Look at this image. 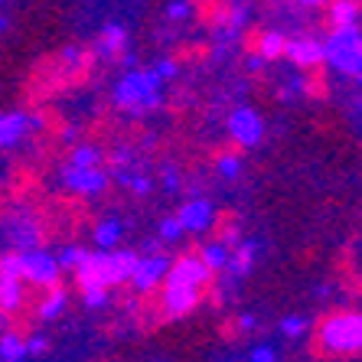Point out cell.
Returning a JSON list of instances; mask_svg holds the SVG:
<instances>
[{"label":"cell","mask_w":362,"mask_h":362,"mask_svg":"<svg viewBox=\"0 0 362 362\" xmlns=\"http://www.w3.org/2000/svg\"><path fill=\"white\" fill-rule=\"evenodd\" d=\"M297 4H300V7H323L327 0H297Z\"/></svg>","instance_id":"42"},{"label":"cell","mask_w":362,"mask_h":362,"mask_svg":"<svg viewBox=\"0 0 362 362\" xmlns=\"http://www.w3.org/2000/svg\"><path fill=\"white\" fill-rule=\"evenodd\" d=\"M284 46H287V36L281 33V30H268V33L258 36V56H264V62L271 59H281L284 56Z\"/></svg>","instance_id":"19"},{"label":"cell","mask_w":362,"mask_h":362,"mask_svg":"<svg viewBox=\"0 0 362 362\" xmlns=\"http://www.w3.org/2000/svg\"><path fill=\"white\" fill-rule=\"evenodd\" d=\"M66 303H69V294L59 284H52V294L40 303V320H56V317L66 310Z\"/></svg>","instance_id":"23"},{"label":"cell","mask_w":362,"mask_h":362,"mask_svg":"<svg viewBox=\"0 0 362 362\" xmlns=\"http://www.w3.org/2000/svg\"><path fill=\"white\" fill-rule=\"evenodd\" d=\"M82 258H85V248H78V245H66V248L56 255V262H59L62 271H76L78 264H82Z\"/></svg>","instance_id":"28"},{"label":"cell","mask_w":362,"mask_h":362,"mask_svg":"<svg viewBox=\"0 0 362 362\" xmlns=\"http://www.w3.org/2000/svg\"><path fill=\"white\" fill-rule=\"evenodd\" d=\"M160 72L157 69H127L121 82L115 85V105L127 115H144V111L160 108L163 92H160Z\"/></svg>","instance_id":"1"},{"label":"cell","mask_w":362,"mask_h":362,"mask_svg":"<svg viewBox=\"0 0 362 362\" xmlns=\"http://www.w3.org/2000/svg\"><path fill=\"white\" fill-rule=\"evenodd\" d=\"M245 69H248V72H262V69H264V56H258V52H255L252 59L245 62Z\"/></svg>","instance_id":"41"},{"label":"cell","mask_w":362,"mask_h":362,"mask_svg":"<svg viewBox=\"0 0 362 362\" xmlns=\"http://www.w3.org/2000/svg\"><path fill=\"white\" fill-rule=\"evenodd\" d=\"M255 255H258V242H255V238L238 242L235 245V255H232V258H228V264H226V271L232 274V278L248 274V271H252V264H255Z\"/></svg>","instance_id":"16"},{"label":"cell","mask_w":362,"mask_h":362,"mask_svg":"<svg viewBox=\"0 0 362 362\" xmlns=\"http://www.w3.org/2000/svg\"><path fill=\"white\" fill-rule=\"evenodd\" d=\"M170 264H173V262H170L167 255H144V258H137L134 274H131V281H127V284L134 287L137 294H151V291H157V287L163 284Z\"/></svg>","instance_id":"8"},{"label":"cell","mask_w":362,"mask_h":362,"mask_svg":"<svg viewBox=\"0 0 362 362\" xmlns=\"http://www.w3.org/2000/svg\"><path fill=\"white\" fill-rule=\"evenodd\" d=\"M228 134H232V141H235L238 147H245V151L258 147V144L264 141L262 115L255 108H248V105H238V108L228 115Z\"/></svg>","instance_id":"5"},{"label":"cell","mask_w":362,"mask_h":362,"mask_svg":"<svg viewBox=\"0 0 362 362\" xmlns=\"http://www.w3.org/2000/svg\"><path fill=\"white\" fill-rule=\"evenodd\" d=\"M255 327H258V320H255L252 313H242V317H238V329H242V333H252Z\"/></svg>","instance_id":"39"},{"label":"cell","mask_w":362,"mask_h":362,"mask_svg":"<svg viewBox=\"0 0 362 362\" xmlns=\"http://www.w3.org/2000/svg\"><path fill=\"white\" fill-rule=\"evenodd\" d=\"M23 303V278H4L0 274V310L10 313Z\"/></svg>","instance_id":"17"},{"label":"cell","mask_w":362,"mask_h":362,"mask_svg":"<svg viewBox=\"0 0 362 362\" xmlns=\"http://www.w3.org/2000/svg\"><path fill=\"white\" fill-rule=\"evenodd\" d=\"M248 359L252 362H274L278 359V349H274V346H255L252 353H248Z\"/></svg>","instance_id":"35"},{"label":"cell","mask_w":362,"mask_h":362,"mask_svg":"<svg viewBox=\"0 0 362 362\" xmlns=\"http://www.w3.org/2000/svg\"><path fill=\"white\" fill-rule=\"evenodd\" d=\"M356 111H359V115H362V101H356Z\"/></svg>","instance_id":"45"},{"label":"cell","mask_w":362,"mask_h":362,"mask_svg":"<svg viewBox=\"0 0 362 362\" xmlns=\"http://www.w3.org/2000/svg\"><path fill=\"white\" fill-rule=\"evenodd\" d=\"M59 59L66 62V66H78V62H82L85 56H82V49H76V46H66V49L59 52Z\"/></svg>","instance_id":"37"},{"label":"cell","mask_w":362,"mask_h":362,"mask_svg":"<svg viewBox=\"0 0 362 362\" xmlns=\"http://www.w3.org/2000/svg\"><path fill=\"white\" fill-rule=\"evenodd\" d=\"M163 189H167V193H177L180 189V173L173 167H167V173H163Z\"/></svg>","instance_id":"38"},{"label":"cell","mask_w":362,"mask_h":362,"mask_svg":"<svg viewBox=\"0 0 362 362\" xmlns=\"http://www.w3.org/2000/svg\"><path fill=\"white\" fill-rule=\"evenodd\" d=\"M108 287H85L82 291V303L88 310H101V307H108Z\"/></svg>","instance_id":"29"},{"label":"cell","mask_w":362,"mask_h":362,"mask_svg":"<svg viewBox=\"0 0 362 362\" xmlns=\"http://www.w3.org/2000/svg\"><path fill=\"white\" fill-rule=\"evenodd\" d=\"M20 258H23V281H30V284H36V287L59 284L62 268H59V262H56V255L42 252V248H23Z\"/></svg>","instance_id":"6"},{"label":"cell","mask_w":362,"mask_h":362,"mask_svg":"<svg viewBox=\"0 0 362 362\" xmlns=\"http://www.w3.org/2000/svg\"><path fill=\"white\" fill-rule=\"evenodd\" d=\"M199 258L206 262V268L216 274V271H226L228 258H232V248H228L226 242H206L202 245V252H199Z\"/></svg>","instance_id":"18"},{"label":"cell","mask_w":362,"mask_h":362,"mask_svg":"<svg viewBox=\"0 0 362 362\" xmlns=\"http://www.w3.org/2000/svg\"><path fill=\"white\" fill-rule=\"evenodd\" d=\"M307 327H310V320H307V317H297V313H291V317L281 320V333H284L287 339H300L303 333H307Z\"/></svg>","instance_id":"27"},{"label":"cell","mask_w":362,"mask_h":362,"mask_svg":"<svg viewBox=\"0 0 362 362\" xmlns=\"http://www.w3.org/2000/svg\"><path fill=\"white\" fill-rule=\"evenodd\" d=\"M284 56L300 69H313L323 62V42L310 40V36H297V40H287Z\"/></svg>","instance_id":"13"},{"label":"cell","mask_w":362,"mask_h":362,"mask_svg":"<svg viewBox=\"0 0 362 362\" xmlns=\"http://www.w3.org/2000/svg\"><path fill=\"white\" fill-rule=\"evenodd\" d=\"M59 137L66 144H76V137H78V127L76 124H66V127H59Z\"/></svg>","instance_id":"40"},{"label":"cell","mask_w":362,"mask_h":362,"mask_svg":"<svg viewBox=\"0 0 362 362\" xmlns=\"http://www.w3.org/2000/svg\"><path fill=\"white\" fill-rule=\"evenodd\" d=\"M59 180H62V186H66L69 193L98 196L101 189H108L111 173L108 170H101L98 163H95V167H76V163H69V167H62Z\"/></svg>","instance_id":"4"},{"label":"cell","mask_w":362,"mask_h":362,"mask_svg":"<svg viewBox=\"0 0 362 362\" xmlns=\"http://www.w3.org/2000/svg\"><path fill=\"white\" fill-rule=\"evenodd\" d=\"M359 20V4L356 0H333L329 7V23L333 26H349Z\"/></svg>","instance_id":"22"},{"label":"cell","mask_w":362,"mask_h":362,"mask_svg":"<svg viewBox=\"0 0 362 362\" xmlns=\"http://www.w3.org/2000/svg\"><path fill=\"white\" fill-rule=\"evenodd\" d=\"M124 49H127V30L121 23H108L101 30L98 42H95V52H98L101 59H115Z\"/></svg>","instance_id":"15"},{"label":"cell","mask_w":362,"mask_h":362,"mask_svg":"<svg viewBox=\"0 0 362 362\" xmlns=\"http://www.w3.org/2000/svg\"><path fill=\"white\" fill-rule=\"evenodd\" d=\"M141 255L131 252V248H108V268H111V284H127L131 281V274H134V264Z\"/></svg>","instance_id":"14"},{"label":"cell","mask_w":362,"mask_h":362,"mask_svg":"<svg viewBox=\"0 0 362 362\" xmlns=\"http://www.w3.org/2000/svg\"><path fill=\"white\" fill-rule=\"evenodd\" d=\"M329 291H333L329 284H320V287H317V297H329Z\"/></svg>","instance_id":"43"},{"label":"cell","mask_w":362,"mask_h":362,"mask_svg":"<svg viewBox=\"0 0 362 362\" xmlns=\"http://www.w3.org/2000/svg\"><path fill=\"white\" fill-rule=\"evenodd\" d=\"M42 127V115H26V111H7L0 115V147H17L26 134Z\"/></svg>","instance_id":"10"},{"label":"cell","mask_w":362,"mask_h":362,"mask_svg":"<svg viewBox=\"0 0 362 362\" xmlns=\"http://www.w3.org/2000/svg\"><path fill=\"white\" fill-rule=\"evenodd\" d=\"M0 274L4 278H23V258H20V252L0 258Z\"/></svg>","instance_id":"32"},{"label":"cell","mask_w":362,"mask_h":362,"mask_svg":"<svg viewBox=\"0 0 362 362\" xmlns=\"http://www.w3.org/2000/svg\"><path fill=\"white\" fill-rule=\"evenodd\" d=\"M121 235H124V226H121L118 219H105L95 228V245H98V248H115V245L121 242Z\"/></svg>","instance_id":"21"},{"label":"cell","mask_w":362,"mask_h":362,"mask_svg":"<svg viewBox=\"0 0 362 362\" xmlns=\"http://www.w3.org/2000/svg\"><path fill=\"white\" fill-rule=\"evenodd\" d=\"M356 78V85H359V92H362V72H359V76H353Z\"/></svg>","instance_id":"44"},{"label":"cell","mask_w":362,"mask_h":362,"mask_svg":"<svg viewBox=\"0 0 362 362\" xmlns=\"http://www.w3.org/2000/svg\"><path fill=\"white\" fill-rule=\"evenodd\" d=\"M0 359H4V362H23V359H30L23 337H17V333H4V337H0Z\"/></svg>","instance_id":"20"},{"label":"cell","mask_w":362,"mask_h":362,"mask_svg":"<svg viewBox=\"0 0 362 362\" xmlns=\"http://www.w3.org/2000/svg\"><path fill=\"white\" fill-rule=\"evenodd\" d=\"M212 278V271L206 268V262H202L199 255H183V258H177V262L170 264L167 278L163 281H186V284H199L206 287Z\"/></svg>","instance_id":"12"},{"label":"cell","mask_w":362,"mask_h":362,"mask_svg":"<svg viewBox=\"0 0 362 362\" xmlns=\"http://www.w3.org/2000/svg\"><path fill=\"white\" fill-rule=\"evenodd\" d=\"M10 238H13L17 248H36L40 245V228L30 226V222H20V226L10 228Z\"/></svg>","instance_id":"25"},{"label":"cell","mask_w":362,"mask_h":362,"mask_svg":"<svg viewBox=\"0 0 362 362\" xmlns=\"http://www.w3.org/2000/svg\"><path fill=\"white\" fill-rule=\"evenodd\" d=\"M160 300H163V313L180 320L186 313L196 310V303L202 297V287L199 284H186V281H163V291H160Z\"/></svg>","instance_id":"7"},{"label":"cell","mask_w":362,"mask_h":362,"mask_svg":"<svg viewBox=\"0 0 362 362\" xmlns=\"http://www.w3.org/2000/svg\"><path fill=\"white\" fill-rule=\"evenodd\" d=\"M216 170H219L222 180H238L242 177V157H238V153H219Z\"/></svg>","instance_id":"26"},{"label":"cell","mask_w":362,"mask_h":362,"mask_svg":"<svg viewBox=\"0 0 362 362\" xmlns=\"http://www.w3.org/2000/svg\"><path fill=\"white\" fill-rule=\"evenodd\" d=\"M183 235H186V228H183V222H180L177 216H170V219L160 222V238L163 242H180Z\"/></svg>","instance_id":"31"},{"label":"cell","mask_w":362,"mask_h":362,"mask_svg":"<svg viewBox=\"0 0 362 362\" xmlns=\"http://www.w3.org/2000/svg\"><path fill=\"white\" fill-rule=\"evenodd\" d=\"M105 160V153H101V147H95V144H76L72 147V157H69V163H76V167H95V163Z\"/></svg>","instance_id":"24"},{"label":"cell","mask_w":362,"mask_h":362,"mask_svg":"<svg viewBox=\"0 0 362 362\" xmlns=\"http://www.w3.org/2000/svg\"><path fill=\"white\" fill-rule=\"evenodd\" d=\"M23 343H26V353H30V356H42V353H46V346H49V343H46V337H40V333H33V337L23 339Z\"/></svg>","instance_id":"36"},{"label":"cell","mask_w":362,"mask_h":362,"mask_svg":"<svg viewBox=\"0 0 362 362\" xmlns=\"http://www.w3.org/2000/svg\"><path fill=\"white\" fill-rule=\"evenodd\" d=\"M76 281L78 287H115L111 284V268H108V248L98 252H85L82 264L76 268Z\"/></svg>","instance_id":"9"},{"label":"cell","mask_w":362,"mask_h":362,"mask_svg":"<svg viewBox=\"0 0 362 362\" xmlns=\"http://www.w3.org/2000/svg\"><path fill=\"white\" fill-rule=\"evenodd\" d=\"M177 219L183 222L186 232L199 235V232H206V228H209L212 222H216V206H212L209 199L196 196V199H186V202H183V209H180Z\"/></svg>","instance_id":"11"},{"label":"cell","mask_w":362,"mask_h":362,"mask_svg":"<svg viewBox=\"0 0 362 362\" xmlns=\"http://www.w3.org/2000/svg\"><path fill=\"white\" fill-rule=\"evenodd\" d=\"M248 17H252V10L245 7V4H238V7H232V13H228V30L232 33H238L245 23H248Z\"/></svg>","instance_id":"33"},{"label":"cell","mask_w":362,"mask_h":362,"mask_svg":"<svg viewBox=\"0 0 362 362\" xmlns=\"http://www.w3.org/2000/svg\"><path fill=\"white\" fill-rule=\"evenodd\" d=\"M317 343L327 353H362V313H333L317 329Z\"/></svg>","instance_id":"3"},{"label":"cell","mask_w":362,"mask_h":362,"mask_svg":"<svg viewBox=\"0 0 362 362\" xmlns=\"http://www.w3.org/2000/svg\"><path fill=\"white\" fill-rule=\"evenodd\" d=\"M157 72H160V78L167 82V78H177V72H180V66H177V59H170V56H163V59H157Z\"/></svg>","instance_id":"34"},{"label":"cell","mask_w":362,"mask_h":362,"mask_svg":"<svg viewBox=\"0 0 362 362\" xmlns=\"http://www.w3.org/2000/svg\"><path fill=\"white\" fill-rule=\"evenodd\" d=\"M193 13H196L193 0H170V7H167V17H170V20H177V23H183V20H189Z\"/></svg>","instance_id":"30"},{"label":"cell","mask_w":362,"mask_h":362,"mask_svg":"<svg viewBox=\"0 0 362 362\" xmlns=\"http://www.w3.org/2000/svg\"><path fill=\"white\" fill-rule=\"evenodd\" d=\"M323 62L339 76H359L362 72V30L356 23L333 26L329 40L323 42Z\"/></svg>","instance_id":"2"}]
</instances>
